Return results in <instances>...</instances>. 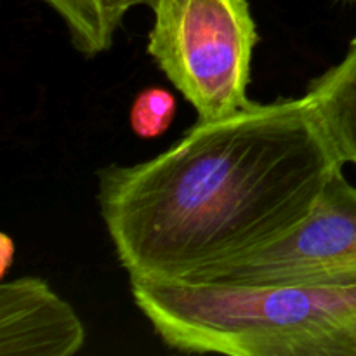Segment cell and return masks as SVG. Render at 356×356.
<instances>
[{
  "label": "cell",
  "instance_id": "cell-1",
  "mask_svg": "<svg viewBox=\"0 0 356 356\" xmlns=\"http://www.w3.org/2000/svg\"><path fill=\"white\" fill-rule=\"evenodd\" d=\"M343 167L308 97H285L104 167L97 204L129 282L190 284L294 232Z\"/></svg>",
  "mask_w": 356,
  "mask_h": 356
},
{
  "label": "cell",
  "instance_id": "cell-2",
  "mask_svg": "<svg viewBox=\"0 0 356 356\" xmlns=\"http://www.w3.org/2000/svg\"><path fill=\"white\" fill-rule=\"evenodd\" d=\"M134 305L181 353L356 356L355 284L261 287L131 282Z\"/></svg>",
  "mask_w": 356,
  "mask_h": 356
},
{
  "label": "cell",
  "instance_id": "cell-3",
  "mask_svg": "<svg viewBox=\"0 0 356 356\" xmlns=\"http://www.w3.org/2000/svg\"><path fill=\"white\" fill-rule=\"evenodd\" d=\"M148 54L200 122L252 106L257 30L249 0H155Z\"/></svg>",
  "mask_w": 356,
  "mask_h": 356
},
{
  "label": "cell",
  "instance_id": "cell-4",
  "mask_svg": "<svg viewBox=\"0 0 356 356\" xmlns=\"http://www.w3.org/2000/svg\"><path fill=\"white\" fill-rule=\"evenodd\" d=\"M356 186L337 170L312 214L292 233L252 254L198 275L191 285L261 287L278 284H355Z\"/></svg>",
  "mask_w": 356,
  "mask_h": 356
},
{
  "label": "cell",
  "instance_id": "cell-5",
  "mask_svg": "<svg viewBox=\"0 0 356 356\" xmlns=\"http://www.w3.org/2000/svg\"><path fill=\"white\" fill-rule=\"evenodd\" d=\"M86 337L75 309L45 280L19 277L0 285L2 356H72Z\"/></svg>",
  "mask_w": 356,
  "mask_h": 356
},
{
  "label": "cell",
  "instance_id": "cell-6",
  "mask_svg": "<svg viewBox=\"0 0 356 356\" xmlns=\"http://www.w3.org/2000/svg\"><path fill=\"white\" fill-rule=\"evenodd\" d=\"M305 96L337 156L356 165V37L346 56L318 76Z\"/></svg>",
  "mask_w": 356,
  "mask_h": 356
},
{
  "label": "cell",
  "instance_id": "cell-7",
  "mask_svg": "<svg viewBox=\"0 0 356 356\" xmlns=\"http://www.w3.org/2000/svg\"><path fill=\"white\" fill-rule=\"evenodd\" d=\"M56 10L68 30L70 40L87 58L108 51L115 30L106 9V0H44Z\"/></svg>",
  "mask_w": 356,
  "mask_h": 356
},
{
  "label": "cell",
  "instance_id": "cell-8",
  "mask_svg": "<svg viewBox=\"0 0 356 356\" xmlns=\"http://www.w3.org/2000/svg\"><path fill=\"white\" fill-rule=\"evenodd\" d=\"M176 117V97L162 87H149L134 97L131 106V127L138 138L162 136Z\"/></svg>",
  "mask_w": 356,
  "mask_h": 356
},
{
  "label": "cell",
  "instance_id": "cell-9",
  "mask_svg": "<svg viewBox=\"0 0 356 356\" xmlns=\"http://www.w3.org/2000/svg\"><path fill=\"white\" fill-rule=\"evenodd\" d=\"M155 0H106V9L110 14V19L113 23L115 28L120 26L122 19H124L125 14L136 6H153Z\"/></svg>",
  "mask_w": 356,
  "mask_h": 356
},
{
  "label": "cell",
  "instance_id": "cell-10",
  "mask_svg": "<svg viewBox=\"0 0 356 356\" xmlns=\"http://www.w3.org/2000/svg\"><path fill=\"white\" fill-rule=\"evenodd\" d=\"M0 240H2V245H0V250H2V275H6L7 268H9V264L13 263L14 242L7 233H2Z\"/></svg>",
  "mask_w": 356,
  "mask_h": 356
},
{
  "label": "cell",
  "instance_id": "cell-11",
  "mask_svg": "<svg viewBox=\"0 0 356 356\" xmlns=\"http://www.w3.org/2000/svg\"><path fill=\"white\" fill-rule=\"evenodd\" d=\"M351 2H353V3H356V0H351Z\"/></svg>",
  "mask_w": 356,
  "mask_h": 356
}]
</instances>
